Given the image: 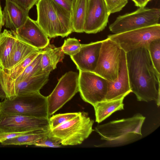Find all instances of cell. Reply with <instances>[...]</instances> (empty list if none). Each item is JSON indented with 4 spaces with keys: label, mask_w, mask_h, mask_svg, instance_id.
<instances>
[{
    "label": "cell",
    "mask_w": 160,
    "mask_h": 160,
    "mask_svg": "<svg viewBox=\"0 0 160 160\" xmlns=\"http://www.w3.org/2000/svg\"><path fill=\"white\" fill-rule=\"evenodd\" d=\"M131 92L139 101L160 105V73L155 68L148 49L141 48L126 53Z\"/></svg>",
    "instance_id": "6da1fadb"
},
{
    "label": "cell",
    "mask_w": 160,
    "mask_h": 160,
    "mask_svg": "<svg viewBox=\"0 0 160 160\" xmlns=\"http://www.w3.org/2000/svg\"><path fill=\"white\" fill-rule=\"evenodd\" d=\"M37 23L48 37L62 38L73 32L72 13L52 0H38Z\"/></svg>",
    "instance_id": "7a4b0ae2"
},
{
    "label": "cell",
    "mask_w": 160,
    "mask_h": 160,
    "mask_svg": "<svg viewBox=\"0 0 160 160\" xmlns=\"http://www.w3.org/2000/svg\"><path fill=\"white\" fill-rule=\"evenodd\" d=\"M145 118L142 114L137 113L130 118L98 125L95 130L102 140L106 141L101 145L124 144L142 137L141 129Z\"/></svg>",
    "instance_id": "3957f363"
},
{
    "label": "cell",
    "mask_w": 160,
    "mask_h": 160,
    "mask_svg": "<svg viewBox=\"0 0 160 160\" xmlns=\"http://www.w3.org/2000/svg\"><path fill=\"white\" fill-rule=\"evenodd\" d=\"M0 113L49 118L47 97L40 92H29L1 102Z\"/></svg>",
    "instance_id": "277c9868"
},
{
    "label": "cell",
    "mask_w": 160,
    "mask_h": 160,
    "mask_svg": "<svg viewBox=\"0 0 160 160\" xmlns=\"http://www.w3.org/2000/svg\"><path fill=\"white\" fill-rule=\"evenodd\" d=\"M93 123L88 113L79 112L72 119L53 129H48V132L58 139L62 145H77L81 144L92 133Z\"/></svg>",
    "instance_id": "5b68a950"
},
{
    "label": "cell",
    "mask_w": 160,
    "mask_h": 160,
    "mask_svg": "<svg viewBox=\"0 0 160 160\" xmlns=\"http://www.w3.org/2000/svg\"><path fill=\"white\" fill-rule=\"evenodd\" d=\"M160 9L140 7L131 13L118 16L109 26L111 32L117 33L159 24Z\"/></svg>",
    "instance_id": "8992f818"
},
{
    "label": "cell",
    "mask_w": 160,
    "mask_h": 160,
    "mask_svg": "<svg viewBox=\"0 0 160 160\" xmlns=\"http://www.w3.org/2000/svg\"><path fill=\"white\" fill-rule=\"evenodd\" d=\"M108 38L126 53L141 48L148 49L152 41L160 39V24L109 35Z\"/></svg>",
    "instance_id": "52a82bcc"
},
{
    "label": "cell",
    "mask_w": 160,
    "mask_h": 160,
    "mask_svg": "<svg viewBox=\"0 0 160 160\" xmlns=\"http://www.w3.org/2000/svg\"><path fill=\"white\" fill-rule=\"evenodd\" d=\"M121 50L117 44L108 38L102 40L93 72L108 81L115 80L118 75Z\"/></svg>",
    "instance_id": "ba28073f"
},
{
    "label": "cell",
    "mask_w": 160,
    "mask_h": 160,
    "mask_svg": "<svg viewBox=\"0 0 160 160\" xmlns=\"http://www.w3.org/2000/svg\"><path fill=\"white\" fill-rule=\"evenodd\" d=\"M78 78L79 74L70 71L66 73L59 80L52 92L47 97L50 117L79 92Z\"/></svg>",
    "instance_id": "9c48e42d"
},
{
    "label": "cell",
    "mask_w": 160,
    "mask_h": 160,
    "mask_svg": "<svg viewBox=\"0 0 160 160\" xmlns=\"http://www.w3.org/2000/svg\"><path fill=\"white\" fill-rule=\"evenodd\" d=\"M79 92L82 99L92 106L105 100L108 80L93 72L79 71Z\"/></svg>",
    "instance_id": "30bf717a"
},
{
    "label": "cell",
    "mask_w": 160,
    "mask_h": 160,
    "mask_svg": "<svg viewBox=\"0 0 160 160\" xmlns=\"http://www.w3.org/2000/svg\"><path fill=\"white\" fill-rule=\"evenodd\" d=\"M49 118L0 112V132L48 130Z\"/></svg>",
    "instance_id": "8fae6325"
},
{
    "label": "cell",
    "mask_w": 160,
    "mask_h": 160,
    "mask_svg": "<svg viewBox=\"0 0 160 160\" xmlns=\"http://www.w3.org/2000/svg\"><path fill=\"white\" fill-rule=\"evenodd\" d=\"M50 73L17 82L0 81V99H11L29 92H40L48 82Z\"/></svg>",
    "instance_id": "7c38bea8"
},
{
    "label": "cell",
    "mask_w": 160,
    "mask_h": 160,
    "mask_svg": "<svg viewBox=\"0 0 160 160\" xmlns=\"http://www.w3.org/2000/svg\"><path fill=\"white\" fill-rule=\"evenodd\" d=\"M110 15L104 0H87L83 32L94 34L102 31Z\"/></svg>",
    "instance_id": "4fadbf2b"
},
{
    "label": "cell",
    "mask_w": 160,
    "mask_h": 160,
    "mask_svg": "<svg viewBox=\"0 0 160 160\" xmlns=\"http://www.w3.org/2000/svg\"><path fill=\"white\" fill-rule=\"evenodd\" d=\"M131 92L127 67L126 52L122 49L118 75L114 81H108V90L105 100L124 99Z\"/></svg>",
    "instance_id": "5bb4252c"
},
{
    "label": "cell",
    "mask_w": 160,
    "mask_h": 160,
    "mask_svg": "<svg viewBox=\"0 0 160 160\" xmlns=\"http://www.w3.org/2000/svg\"><path fill=\"white\" fill-rule=\"evenodd\" d=\"M102 42L99 41L83 44L78 52L70 56L79 71L93 72L99 57Z\"/></svg>",
    "instance_id": "9a60e30c"
},
{
    "label": "cell",
    "mask_w": 160,
    "mask_h": 160,
    "mask_svg": "<svg viewBox=\"0 0 160 160\" xmlns=\"http://www.w3.org/2000/svg\"><path fill=\"white\" fill-rule=\"evenodd\" d=\"M16 32L19 37L36 48L42 49L49 44L48 37L36 21L29 17Z\"/></svg>",
    "instance_id": "2e32d148"
},
{
    "label": "cell",
    "mask_w": 160,
    "mask_h": 160,
    "mask_svg": "<svg viewBox=\"0 0 160 160\" xmlns=\"http://www.w3.org/2000/svg\"><path fill=\"white\" fill-rule=\"evenodd\" d=\"M29 12L12 0H6L2 11L4 26L16 32L25 22L29 17Z\"/></svg>",
    "instance_id": "e0dca14e"
},
{
    "label": "cell",
    "mask_w": 160,
    "mask_h": 160,
    "mask_svg": "<svg viewBox=\"0 0 160 160\" xmlns=\"http://www.w3.org/2000/svg\"><path fill=\"white\" fill-rule=\"evenodd\" d=\"M41 64L43 71L50 72L57 68V64L62 62L64 54L61 47L57 48L50 43L42 49Z\"/></svg>",
    "instance_id": "ac0fdd59"
},
{
    "label": "cell",
    "mask_w": 160,
    "mask_h": 160,
    "mask_svg": "<svg viewBox=\"0 0 160 160\" xmlns=\"http://www.w3.org/2000/svg\"><path fill=\"white\" fill-rule=\"evenodd\" d=\"M40 49L32 46L17 35L6 69L13 67L31 54Z\"/></svg>",
    "instance_id": "d6986e66"
},
{
    "label": "cell",
    "mask_w": 160,
    "mask_h": 160,
    "mask_svg": "<svg viewBox=\"0 0 160 160\" xmlns=\"http://www.w3.org/2000/svg\"><path fill=\"white\" fill-rule=\"evenodd\" d=\"M17 37L16 32L4 29L0 32V68L6 69Z\"/></svg>",
    "instance_id": "ffe728a7"
},
{
    "label": "cell",
    "mask_w": 160,
    "mask_h": 160,
    "mask_svg": "<svg viewBox=\"0 0 160 160\" xmlns=\"http://www.w3.org/2000/svg\"><path fill=\"white\" fill-rule=\"evenodd\" d=\"M123 99L114 100H104L94 104L96 122L99 123L115 112L124 109Z\"/></svg>",
    "instance_id": "44dd1931"
},
{
    "label": "cell",
    "mask_w": 160,
    "mask_h": 160,
    "mask_svg": "<svg viewBox=\"0 0 160 160\" xmlns=\"http://www.w3.org/2000/svg\"><path fill=\"white\" fill-rule=\"evenodd\" d=\"M48 130L32 131L21 136L7 140L1 143L3 145H35L46 135Z\"/></svg>",
    "instance_id": "7402d4cb"
},
{
    "label": "cell",
    "mask_w": 160,
    "mask_h": 160,
    "mask_svg": "<svg viewBox=\"0 0 160 160\" xmlns=\"http://www.w3.org/2000/svg\"><path fill=\"white\" fill-rule=\"evenodd\" d=\"M87 0H76L72 13L73 32H83Z\"/></svg>",
    "instance_id": "603a6c76"
},
{
    "label": "cell",
    "mask_w": 160,
    "mask_h": 160,
    "mask_svg": "<svg viewBox=\"0 0 160 160\" xmlns=\"http://www.w3.org/2000/svg\"><path fill=\"white\" fill-rule=\"evenodd\" d=\"M41 58V52L16 79L12 81L0 80V81L18 82L48 72H44L42 69Z\"/></svg>",
    "instance_id": "cb8c5ba5"
},
{
    "label": "cell",
    "mask_w": 160,
    "mask_h": 160,
    "mask_svg": "<svg viewBox=\"0 0 160 160\" xmlns=\"http://www.w3.org/2000/svg\"><path fill=\"white\" fill-rule=\"evenodd\" d=\"M147 49L155 68L160 73V39L152 41Z\"/></svg>",
    "instance_id": "d4e9b609"
},
{
    "label": "cell",
    "mask_w": 160,
    "mask_h": 160,
    "mask_svg": "<svg viewBox=\"0 0 160 160\" xmlns=\"http://www.w3.org/2000/svg\"><path fill=\"white\" fill-rule=\"evenodd\" d=\"M82 44L76 38H69L64 40L61 48L64 54L71 56L79 52Z\"/></svg>",
    "instance_id": "484cf974"
},
{
    "label": "cell",
    "mask_w": 160,
    "mask_h": 160,
    "mask_svg": "<svg viewBox=\"0 0 160 160\" xmlns=\"http://www.w3.org/2000/svg\"><path fill=\"white\" fill-rule=\"evenodd\" d=\"M78 112L58 114L49 118V129H53L77 116Z\"/></svg>",
    "instance_id": "4316f807"
},
{
    "label": "cell",
    "mask_w": 160,
    "mask_h": 160,
    "mask_svg": "<svg viewBox=\"0 0 160 160\" xmlns=\"http://www.w3.org/2000/svg\"><path fill=\"white\" fill-rule=\"evenodd\" d=\"M35 145L41 147L58 148L61 147L60 141L50 135L48 132L46 135Z\"/></svg>",
    "instance_id": "83f0119b"
},
{
    "label": "cell",
    "mask_w": 160,
    "mask_h": 160,
    "mask_svg": "<svg viewBox=\"0 0 160 160\" xmlns=\"http://www.w3.org/2000/svg\"><path fill=\"white\" fill-rule=\"evenodd\" d=\"M111 14L121 11L128 2V0H104Z\"/></svg>",
    "instance_id": "f1b7e54d"
},
{
    "label": "cell",
    "mask_w": 160,
    "mask_h": 160,
    "mask_svg": "<svg viewBox=\"0 0 160 160\" xmlns=\"http://www.w3.org/2000/svg\"><path fill=\"white\" fill-rule=\"evenodd\" d=\"M32 131L17 132H0V143H1L3 141L9 139L25 135Z\"/></svg>",
    "instance_id": "f546056e"
},
{
    "label": "cell",
    "mask_w": 160,
    "mask_h": 160,
    "mask_svg": "<svg viewBox=\"0 0 160 160\" xmlns=\"http://www.w3.org/2000/svg\"><path fill=\"white\" fill-rule=\"evenodd\" d=\"M64 9L72 13L76 0H52Z\"/></svg>",
    "instance_id": "4dcf8cb0"
},
{
    "label": "cell",
    "mask_w": 160,
    "mask_h": 160,
    "mask_svg": "<svg viewBox=\"0 0 160 160\" xmlns=\"http://www.w3.org/2000/svg\"><path fill=\"white\" fill-rule=\"evenodd\" d=\"M21 7L29 11L38 0H12Z\"/></svg>",
    "instance_id": "1f68e13d"
},
{
    "label": "cell",
    "mask_w": 160,
    "mask_h": 160,
    "mask_svg": "<svg viewBox=\"0 0 160 160\" xmlns=\"http://www.w3.org/2000/svg\"><path fill=\"white\" fill-rule=\"evenodd\" d=\"M134 3L135 5L140 7H145L147 3L151 0H131Z\"/></svg>",
    "instance_id": "d6a6232c"
},
{
    "label": "cell",
    "mask_w": 160,
    "mask_h": 160,
    "mask_svg": "<svg viewBox=\"0 0 160 160\" xmlns=\"http://www.w3.org/2000/svg\"><path fill=\"white\" fill-rule=\"evenodd\" d=\"M3 26H4V22L3 17L2 11V9L0 2V32H1L2 28Z\"/></svg>",
    "instance_id": "836d02e7"
},
{
    "label": "cell",
    "mask_w": 160,
    "mask_h": 160,
    "mask_svg": "<svg viewBox=\"0 0 160 160\" xmlns=\"http://www.w3.org/2000/svg\"><path fill=\"white\" fill-rule=\"evenodd\" d=\"M1 102H0V108H1Z\"/></svg>",
    "instance_id": "e575fe53"
}]
</instances>
